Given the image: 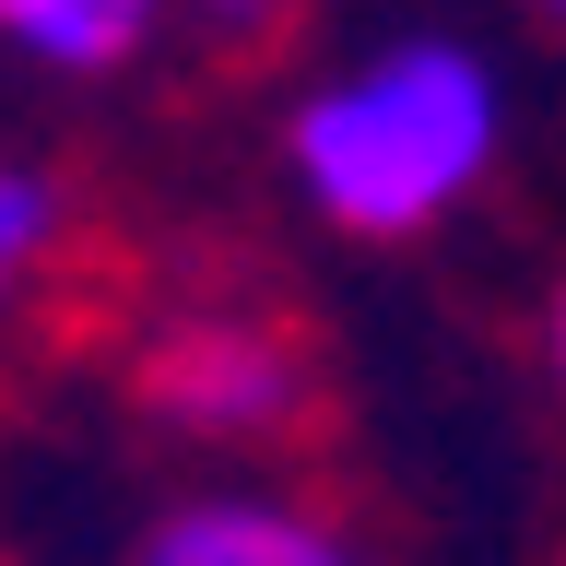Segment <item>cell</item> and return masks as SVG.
I'll list each match as a JSON object with an SVG mask.
<instances>
[{
	"mask_svg": "<svg viewBox=\"0 0 566 566\" xmlns=\"http://www.w3.org/2000/svg\"><path fill=\"white\" fill-rule=\"evenodd\" d=\"M507 154V83L472 35H378L283 106V177L331 237L401 248L449 224Z\"/></svg>",
	"mask_w": 566,
	"mask_h": 566,
	"instance_id": "6da1fadb",
	"label": "cell"
},
{
	"mask_svg": "<svg viewBox=\"0 0 566 566\" xmlns=\"http://www.w3.org/2000/svg\"><path fill=\"white\" fill-rule=\"evenodd\" d=\"M130 401L177 449H283L318 413V366L295 318L248 295H177L130 331Z\"/></svg>",
	"mask_w": 566,
	"mask_h": 566,
	"instance_id": "7a4b0ae2",
	"label": "cell"
},
{
	"mask_svg": "<svg viewBox=\"0 0 566 566\" xmlns=\"http://www.w3.org/2000/svg\"><path fill=\"white\" fill-rule=\"evenodd\" d=\"M118 566H389L366 531L307 484H272V472H212V484H177L154 520L130 531Z\"/></svg>",
	"mask_w": 566,
	"mask_h": 566,
	"instance_id": "3957f363",
	"label": "cell"
},
{
	"mask_svg": "<svg viewBox=\"0 0 566 566\" xmlns=\"http://www.w3.org/2000/svg\"><path fill=\"white\" fill-rule=\"evenodd\" d=\"M177 0H0V60L48 83H118L166 48Z\"/></svg>",
	"mask_w": 566,
	"mask_h": 566,
	"instance_id": "277c9868",
	"label": "cell"
},
{
	"mask_svg": "<svg viewBox=\"0 0 566 566\" xmlns=\"http://www.w3.org/2000/svg\"><path fill=\"white\" fill-rule=\"evenodd\" d=\"M71 283V177L24 142H0V354L24 343Z\"/></svg>",
	"mask_w": 566,
	"mask_h": 566,
	"instance_id": "5b68a950",
	"label": "cell"
},
{
	"mask_svg": "<svg viewBox=\"0 0 566 566\" xmlns=\"http://www.w3.org/2000/svg\"><path fill=\"white\" fill-rule=\"evenodd\" d=\"M307 0H177V24H201L212 48H272Z\"/></svg>",
	"mask_w": 566,
	"mask_h": 566,
	"instance_id": "8992f818",
	"label": "cell"
},
{
	"mask_svg": "<svg viewBox=\"0 0 566 566\" xmlns=\"http://www.w3.org/2000/svg\"><path fill=\"white\" fill-rule=\"evenodd\" d=\"M543 354H555V389H566V283H555V318H543Z\"/></svg>",
	"mask_w": 566,
	"mask_h": 566,
	"instance_id": "52a82bcc",
	"label": "cell"
},
{
	"mask_svg": "<svg viewBox=\"0 0 566 566\" xmlns=\"http://www.w3.org/2000/svg\"><path fill=\"white\" fill-rule=\"evenodd\" d=\"M531 12H543V24H566V0H531Z\"/></svg>",
	"mask_w": 566,
	"mask_h": 566,
	"instance_id": "ba28073f",
	"label": "cell"
}]
</instances>
